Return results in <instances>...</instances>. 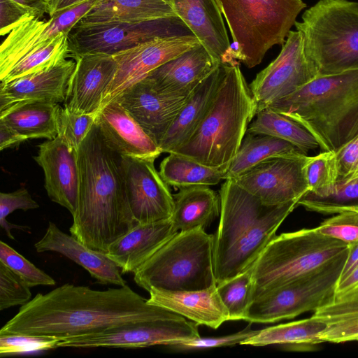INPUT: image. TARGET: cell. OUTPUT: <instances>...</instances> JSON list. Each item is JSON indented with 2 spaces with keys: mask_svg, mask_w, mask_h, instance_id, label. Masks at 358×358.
<instances>
[{
  "mask_svg": "<svg viewBox=\"0 0 358 358\" xmlns=\"http://www.w3.org/2000/svg\"><path fill=\"white\" fill-rule=\"evenodd\" d=\"M181 315L148 303L125 285L96 290L64 284L38 293L0 329V335L22 334L60 339L91 334L107 329Z\"/></svg>",
  "mask_w": 358,
  "mask_h": 358,
  "instance_id": "cell-1",
  "label": "cell"
},
{
  "mask_svg": "<svg viewBox=\"0 0 358 358\" xmlns=\"http://www.w3.org/2000/svg\"><path fill=\"white\" fill-rule=\"evenodd\" d=\"M78 199L69 231L92 250L106 253L138 224L127 201L122 156L107 145L95 122L78 148Z\"/></svg>",
  "mask_w": 358,
  "mask_h": 358,
  "instance_id": "cell-2",
  "label": "cell"
},
{
  "mask_svg": "<svg viewBox=\"0 0 358 358\" xmlns=\"http://www.w3.org/2000/svg\"><path fill=\"white\" fill-rule=\"evenodd\" d=\"M224 180L220 190L219 224L213 235L216 285L253 266L299 201L270 205L233 180Z\"/></svg>",
  "mask_w": 358,
  "mask_h": 358,
  "instance_id": "cell-3",
  "label": "cell"
},
{
  "mask_svg": "<svg viewBox=\"0 0 358 358\" xmlns=\"http://www.w3.org/2000/svg\"><path fill=\"white\" fill-rule=\"evenodd\" d=\"M268 107L303 126L323 151L336 153L358 136V70L316 77Z\"/></svg>",
  "mask_w": 358,
  "mask_h": 358,
  "instance_id": "cell-4",
  "label": "cell"
},
{
  "mask_svg": "<svg viewBox=\"0 0 358 358\" xmlns=\"http://www.w3.org/2000/svg\"><path fill=\"white\" fill-rule=\"evenodd\" d=\"M256 113L257 105L238 62L225 63L207 114L190 138L172 152L225 172Z\"/></svg>",
  "mask_w": 358,
  "mask_h": 358,
  "instance_id": "cell-5",
  "label": "cell"
},
{
  "mask_svg": "<svg viewBox=\"0 0 358 358\" xmlns=\"http://www.w3.org/2000/svg\"><path fill=\"white\" fill-rule=\"evenodd\" d=\"M317 77L358 70V3L319 0L294 24Z\"/></svg>",
  "mask_w": 358,
  "mask_h": 358,
  "instance_id": "cell-6",
  "label": "cell"
},
{
  "mask_svg": "<svg viewBox=\"0 0 358 358\" xmlns=\"http://www.w3.org/2000/svg\"><path fill=\"white\" fill-rule=\"evenodd\" d=\"M234 45V61L259 64L269 49L282 45L306 7L302 0H215Z\"/></svg>",
  "mask_w": 358,
  "mask_h": 358,
  "instance_id": "cell-7",
  "label": "cell"
},
{
  "mask_svg": "<svg viewBox=\"0 0 358 358\" xmlns=\"http://www.w3.org/2000/svg\"><path fill=\"white\" fill-rule=\"evenodd\" d=\"M213 238L203 228L178 231L134 273L135 282L147 292H190L217 285Z\"/></svg>",
  "mask_w": 358,
  "mask_h": 358,
  "instance_id": "cell-8",
  "label": "cell"
},
{
  "mask_svg": "<svg viewBox=\"0 0 358 358\" xmlns=\"http://www.w3.org/2000/svg\"><path fill=\"white\" fill-rule=\"evenodd\" d=\"M348 249V244L324 236L315 228L275 236L252 266L251 301L323 268Z\"/></svg>",
  "mask_w": 358,
  "mask_h": 358,
  "instance_id": "cell-9",
  "label": "cell"
},
{
  "mask_svg": "<svg viewBox=\"0 0 358 358\" xmlns=\"http://www.w3.org/2000/svg\"><path fill=\"white\" fill-rule=\"evenodd\" d=\"M348 252L322 268L255 299L248 307L243 320L273 323L306 312H315L334 296Z\"/></svg>",
  "mask_w": 358,
  "mask_h": 358,
  "instance_id": "cell-10",
  "label": "cell"
},
{
  "mask_svg": "<svg viewBox=\"0 0 358 358\" xmlns=\"http://www.w3.org/2000/svg\"><path fill=\"white\" fill-rule=\"evenodd\" d=\"M192 34L177 16L141 22H78L68 34L69 57L114 55L159 37Z\"/></svg>",
  "mask_w": 358,
  "mask_h": 358,
  "instance_id": "cell-11",
  "label": "cell"
},
{
  "mask_svg": "<svg viewBox=\"0 0 358 358\" xmlns=\"http://www.w3.org/2000/svg\"><path fill=\"white\" fill-rule=\"evenodd\" d=\"M199 325L183 316L136 322L103 331L60 339L58 348H141L201 337Z\"/></svg>",
  "mask_w": 358,
  "mask_h": 358,
  "instance_id": "cell-12",
  "label": "cell"
},
{
  "mask_svg": "<svg viewBox=\"0 0 358 358\" xmlns=\"http://www.w3.org/2000/svg\"><path fill=\"white\" fill-rule=\"evenodd\" d=\"M317 77L300 33L291 30L277 57L250 85L257 112L292 94Z\"/></svg>",
  "mask_w": 358,
  "mask_h": 358,
  "instance_id": "cell-13",
  "label": "cell"
},
{
  "mask_svg": "<svg viewBox=\"0 0 358 358\" xmlns=\"http://www.w3.org/2000/svg\"><path fill=\"white\" fill-rule=\"evenodd\" d=\"M307 155L266 159L231 179L270 205L299 199L308 191L304 166Z\"/></svg>",
  "mask_w": 358,
  "mask_h": 358,
  "instance_id": "cell-14",
  "label": "cell"
},
{
  "mask_svg": "<svg viewBox=\"0 0 358 358\" xmlns=\"http://www.w3.org/2000/svg\"><path fill=\"white\" fill-rule=\"evenodd\" d=\"M125 189L138 224L171 219L173 195L155 167L154 158L122 157Z\"/></svg>",
  "mask_w": 358,
  "mask_h": 358,
  "instance_id": "cell-15",
  "label": "cell"
},
{
  "mask_svg": "<svg viewBox=\"0 0 358 358\" xmlns=\"http://www.w3.org/2000/svg\"><path fill=\"white\" fill-rule=\"evenodd\" d=\"M199 43L192 34L159 37L113 55L117 71L103 95L101 107L159 66Z\"/></svg>",
  "mask_w": 358,
  "mask_h": 358,
  "instance_id": "cell-16",
  "label": "cell"
},
{
  "mask_svg": "<svg viewBox=\"0 0 358 358\" xmlns=\"http://www.w3.org/2000/svg\"><path fill=\"white\" fill-rule=\"evenodd\" d=\"M97 0H87L59 11L48 20L27 19L13 29L0 48V80L30 52L45 45L61 33L71 30Z\"/></svg>",
  "mask_w": 358,
  "mask_h": 358,
  "instance_id": "cell-17",
  "label": "cell"
},
{
  "mask_svg": "<svg viewBox=\"0 0 358 358\" xmlns=\"http://www.w3.org/2000/svg\"><path fill=\"white\" fill-rule=\"evenodd\" d=\"M188 96L164 93L144 78L113 100L120 103L159 147Z\"/></svg>",
  "mask_w": 358,
  "mask_h": 358,
  "instance_id": "cell-18",
  "label": "cell"
},
{
  "mask_svg": "<svg viewBox=\"0 0 358 358\" xmlns=\"http://www.w3.org/2000/svg\"><path fill=\"white\" fill-rule=\"evenodd\" d=\"M38 148L34 158L43 170L47 194L73 216L77 209L80 183L78 150L59 136L48 139Z\"/></svg>",
  "mask_w": 358,
  "mask_h": 358,
  "instance_id": "cell-19",
  "label": "cell"
},
{
  "mask_svg": "<svg viewBox=\"0 0 358 358\" xmlns=\"http://www.w3.org/2000/svg\"><path fill=\"white\" fill-rule=\"evenodd\" d=\"M75 60L64 106L77 113L97 114L115 77L117 62L113 55L105 54H86Z\"/></svg>",
  "mask_w": 358,
  "mask_h": 358,
  "instance_id": "cell-20",
  "label": "cell"
},
{
  "mask_svg": "<svg viewBox=\"0 0 358 358\" xmlns=\"http://www.w3.org/2000/svg\"><path fill=\"white\" fill-rule=\"evenodd\" d=\"M95 122L107 145L122 157L156 159L162 153L138 122L115 100L101 108Z\"/></svg>",
  "mask_w": 358,
  "mask_h": 358,
  "instance_id": "cell-21",
  "label": "cell"
},
{
  "mask_svg": "<svg viewBox=\"0 0 358 358\" xmlns=\"http://www.w3.org/2000/svg\"><path fill=\"white\" fill-rule=\"evenodd\" d=\"M176 15L211 56L222 63L237 62L223 16L215 0H171Z\"/></svg>",
  "mask_w": 358,
  "mask_h": 358,
  "instance_id": "cell-22",
  "label": "cell"
},
{
  "mask_svg": "<svg viewBox=\"0 0 358 358\" xmlns=\"http://www.w3.org/2000/svg\"><path fill=\"white\" fill-rule=\"evenodd\" d=\"M220 63L199 43L159 66L145 78L164 93L185 96H189Z\"/></svg>",
  "mask_w": 358,
  "mask_h": 358,
  "instance_id": "cell-23",
  "label": "cell"
},
{
  "mask_svg": "<svg viewBox=\"0 0 358 358\" xmlns=\"http://www.w3.org/2000/svg\"><path fill=\"white\" fill-rule=\"evenodd\" d=\"M76 65V62L65 59L48 69L1 83L0 111L26 100L64 101Z\"/></svg>",
  "mask_w": 358,
  "mask_h": 358,
  "instance_id": "cell-24",
  "label": "cell"
},
{
  "mask_svg": "<svg viewBox=\"0 0 358 358\" xmlns=\"http://www.w3.org/2000/svg\"><path fill=\"white\" fill-rule=\"evenodd\" d=\"M38 252H55L83 267L101 284L127 285L118 266L106 253L92 250L50 222L42 238L34 244Z\"/></svg>",
  "mask_w": 358,
  "mask_h": 358,
  "instance_id": "cell-25",
  "label": "cell"
},
{
  "mask_svg": "<svg viewBox=\"0 0 358 358\" xmlns=\"http://www.w3.org/2000/svg\"><path fill=\"white\" fill-rule=\"evenodd\" d=\"M178 232L171 219L138 224L113 242L106 254L122 273H135Z\"/></svg>",
  "mask_w": 358,
  "mask_h": 358,
  "instance_id": "cell-26",
  "label": "cell"
},
{
  "mask_svg": "<svg viewBox=\"0 0 358 358\" xmlns=\"http://www.w3.org/2000/svg\"><path fill=\"white\" fill-rule=\"evenodd\" d=\"M148 292V303L165 308L198 324L217 329L229 320L217 285L197 291L169 292L151 289Z\"/></svg>",
  "mask_w": 358,
  "mask_h": 358,
  "instance_id": "cell-27",
  "label": "cell"
},
{
  "mask_svg": "<svg viewBox=\"0 0 358 358\" xmlns=\"http://www.w3.org/2000/svg\"><path fill=\"white\" fill-rule=\"evenodd\" d=\"M224 72L225 63H220L189 95L159 145L162 152H172L190 138L207 114Z\"/></svg>",
  "mask_w": 358,
  "mask_h": 358,
  "instance_id": "cell-28",
  "label": "cell"
},
{
  "mask_svg": "<svg viewBox=\"0 0 358 358\" xmlns=\"http://www.w3.org/2000/svg\"><path fill=\"white\" fill-rule=\"evenodd\" d=\"M61 106L43 100H26L15 103L0 111V122L10 126L27 139L57 136L58 116Z\"/></svg>",
  "mask_w": 358,
  "mask_h": 358,
  "instance_id": "cell-29",
  "label": "cell"
},
{
  "mask_svg": "<svg viewBox=\"0 0 358 358\" xmlns=\"http://www.w3.org/2000/svg\"><path fill=\"white\" fill-rule=\"evenodd\" d=\"M173 199L171 220L180 231L205 229L220 213V198L207 185L181 187L173 195Z\"/></svg>",
  "mask_w": 358,
  "mask_h": 358,
  "instance_id": "cell-30",
  "label": "cell"
},
{
  "mask_svg": "<svg viewBox=\"0 0 358 358\" xmlns=\"http://www.w3.org/2000/svg\"><path fill=\"white\" fill-rule=\"evenodd\" d=\"M175 16L171 4L164 0H97L78 22H141Z\"/></svg>",
  "mask_w": 358,
  "mask_h": 358,
  "instance_id": "cell-31",
  "label": "cell"
},
{
  "mask_svg": "<svg viewBox=\"0 0 358 358\" xmlns=\"http://www.w3.org/2000/svg\"><path fill=\"white\" fill-rule=\"evenodd\" d=\"M324 328V323L312 315L306 319L260 329L259 333L241 345L256 347L277 345L289 351L313 350L315 345L322 343L320 336Z\"/></svg>",
  "mask_w": 358,
  "mask_h": 358,
  "instance_id": "cell-32",
  "label": "cell"
},
{
  "mask_svg": "<svg viewBox=\"0 0 358 358\" xmlns=\"http://www.w3.org/2000/svg\"><path fill=\"white\" fill-rule=\"evenodd\" d=\"M313 315L325 324L320 336L322 343L358 341V288L334 296Z\"/></svg>",
  "mask_w": 358,
  "mask_h": 358,
  "instance_id": "cell-33",
  "label": "cell"
},
{
  "mask_svg": "<svg viewBox=\"0 0 358 358\" xmlns=\"http://www.w3.org/2000/svg\"><path fill=\"white\" fill-rule=\"evenodd\" d=\"M305 155L306 153L285 140L265 134H245L235 157L225 171L224 180L234 179L268 158Z\"/></svg>",
  "mask_w": 358,
  "mask_h": 358,
  "instance_id": "cell-34",
  "label": "cell"
},
{
  "mask_svg": "<svg viewBox=\"0 0 358 358\" xmlns=\"http://www.w3.org/2000/svg\"><path fill=\"white\" fill-rule=\"evenodd\" d=\"M255 116L245 134L274 136L289 142L305 153L320 147L315 138L303 126L268 106L257 111Z\"/></svg>",
  "mask_w": 358,
  "mask_h": 358,
  "instance_id": "cell-35",
  "label": "cell"
},
{
  "mask_svg": "<svg viewBox=\"0 0 358 358\" xmlns=\"http://www.w3.org/2000/svg\"><path fill=\"white\" fill-rule=\"evenodd\" d=\"M161 162L159 174L168 185L178 189L194 185H215L225 172L203 165L185 156L170 152Z\"/></svg>",
  "mask_w": 358,
  "mask_h": 358,
  "instance_id": "cell-36",
  "label": "cell"
},
{
  "mask_svg": "<svg viewBox=\"0 0 358 358\" xmlns=\"http://www.w3.org/2000/svg\"><path fill=\"white\" fill-rule=\"evenodd\" d=\"M67 33H61L45 45L30 52L20 59L1 83L48 69L69 57Z\"/></svg>",
  "mask_w": 358,
  "mask_h": 358,
  "instance_id": "cell-37",
  "label": "cell"
},
{
  "mask_svg": "<svg viewBox=\"0 0 358 358\" xmlns=\"http://www.w3.org/2000/svg\"><path fill=\"white\" fill-rule=\"evenodd\" d=\"M323 214L340 213L358 208V176L336 183L324 196L307 192L298 201V206Z\"/></svg>",
  "mask_w": 358,
  "mask_h": 358,
  "instance_id": "cell-38",
  "label": "cell"
},
{
  "mask_svg": "<svg viewBox=\"0 0 358 358\" xmlns=\"http://www.w3.org/2000/svg\"><path fill=\"white\" fill-rule=\"evenodd\" d=\"M220 298L229 313V320H241L251 302L252 267L217 285Z\"/></svg>",
  "mask_w": 358,
  "mask_h": 358,
  "instance_id": "cell-39",
  "label": "cell"
},
{
  "mask_svg": "<svg viewBox=\"0 0 358 358\" xmlns=\"http://www.w3.org/2000/svg\"><path fill=\"white\" fill-rule=\"evenodd\" d=\"M304 173L308 192L318 196L327 195L337 181L336 153L324 151L315 157H308Z\"/></svg>",
  "mask_w": 358,
  "mask_h": 358,
  "instance_id": "cell-40",
  "label": "cell"
},
{
  "mask_svg": "<svg viewBox=\"0 0 358 358\" xmlns=\"http://www.w3.org/2000/svg\"><path fill=\"white\" fill-rule=\"evenodd\" d=\"M0 262L19 275L29 287L55 285V280L18 253L9 245L0 241Z\"/></svg>",
  "mask_w": 358,
  "mask_h": 358,
  "instance_id": "cell-41",
  "label": "cell"
},
{
  "mask_svg": "<svg viewBox=\"0 0 358 358\" xmlns=\"http://www.w3.org/2000/svg\"><path fill=\"white\" fill-rule=\"evenodd\" d=\"M96 114H80L62 107L58 116L57 136L78 150L96 121Z\"/></svg>",
  "mask_w": 358,
  "mask_h": 358,
  "instance_id": "cell-42",
  "label": "cell"
},
{
  "mask_svg": "<svg viewBox=\"0 0 358 358\" xmlns=\"http://www.w3.org/2000/svg\"><path fill=\"white\" fill-rule=\"evenodd\" d=\"M29 288L19 275L0 262V310L29 302L31 297Z\"/></svg>",
  "mask_w": 358,
  "mask_h": 358,
  "instance_id": "cell-43",
  "label": "cell"
},
{
  "mask_svg": "<svg viewBox=\"0 0 358 358\" xmlns=\"http://www.w3.org/2000/svg\"><path fill=\"white\" fill-rule=\"evenodd\" d=\"M60 338L22 334L0 335V355L6 357L27 352L45 351L58 348Z\"/></svg>",
  "mask_w": 358,
  "mask_h": 358,
  "instance_id": "cell-44",
  "label": "cell"
},
{
  "mask_svg": "<svg viewBox=\"0 0 358 358\" xmlns=\"http://www.w3.org/2000/svg\"><path fill=\"white\" fill-rule=\"evenodd\" d=\"M315 229L324 236L352 245L358 242V212L348 210L338 213Z\"/></svg>",
  "mask_w": 358,
  "mask_h": 358,
  "instance_id": "cell-45",
  "label": "cell"
},
{
  "mask_svg": "<svg viewBox=\"0 0 358 358\" xmlns=\"http://www.w3.org/2000/svg\"><path fill=\"white\" fill-rule=\"evenodd\" d=\"M250 324L243 330L227 336L214 338H196L174 343L170 348L177 350L206 349L226 347L240 344L247 338L257 334L260 330H253Z\"/></svg>",
  "mask_w": 358,
  "mask_h": 358,
  "instance_id": "cell-46",
  "label": "cell"
},
{
  "mask_svg": "<svg viewBox=\"0 0 358 358\" xmlns=\"http://www.w3.org/2000/svg\"><path fill=\"white\" fill-rule=\"evenodd\" d=\"M41 18L40 14L34 9L28 8L14 0H0V34H8L24 20Z\"/></svg>",
  "mask_w": 358,
  "mask_h": 358,
  "instance_id": "cell-47",
  "label": "cell"
},
{
  "mask_svg": "<svg viewBox=\"0 0 358 358\" xmlns=\"http://www.w3.org/2000/svg\"><path fill=\"white\" fill-rule=\"evenodd\" d=\"M39 205L31 198L27 189L21 187L10 193H0V224L3 227L9 222L6 217L14 210L21 209L24 211L35 209Z\"/></svg>",
  "mask_w": 358,
  "mask_h": 358,
  "instance_id": "cell-48",
  "label": "cell"
},
{
  "mask_svg": "<svg viewBox=\"0 0 358 358\" xmlns=\"http://www.w3.org/2000/svg\"><path fill=\"white\" fill-rule=\"evenodd\" d=\"M336 158V183L358 176V136L337 152Z\"/></svg>",
  "mask_w": 358,
  "mask_h": 358,
  "instance_id": "cell-49",
  "label": "cell"
},
{
  "mask_svg": "<svg viewBox=\"0 0 358 358\" xmlns=\"http://www.w3.org/2000/svg\"><path fill=\"white\" fill-rule=\"evenodd\" d=\"M27 138L16 130L0 122V150L17 146Z\"/></svg>",
  "mask_w": 358,
  "mask_h": 358,
  "instance_id": "cell-50",
  "label": "cell"
},
{
  "mask_svg": "<svg viewBox=\"0 0 358 358\" xmlns=\"http://www.w3.org/2000/svg\"><path fill=\"white\" fill-rule=\"evenodd\" d=\"M358 288V266L341 282L337 284L334 296H340Z\"/></svg>",
  "mask_w": 358,
  "mask_h": 358,
  "instance_id": "cell-51",
  "label": "cell"
},
{
  "mask_svg": "<svg viewBox=\"0 0 358 358\" xmlns=\"http://www.w3.org/2000/svg\"><path fill=\"white\" fill-rule=\"evenodd\" d=\"M357 266L358 242L349 245L348 252L341 273V276L338 282L343 280Z\"/></svg>",
  "mask_w": 358,
  "mask_h": 358,
  "instance_id": "cell-52",
  "label": "cell"
},
{
  "mask_svg": "<svg viewBox=\"0 0 358 358\" xmlns=\"http://www.w3.org/2000/svg\"><path fill=\"white\" fill-rule=\"evenodd\" d=\"M87 0H46V13L52 17L57 13L78 5Z\"/></svg>",
  "mask_w": 358,
  "mask_h": 358,
  "instance_id": "cell-53",
  "label": "cell"
},
{
  "mask_svg": "<svg viewBox=\"0 0 358 358\" xmlns=\"http://www.w3.org/2000/svg\"><path fill=\"white\" fill-rule=\"evenodd\" d=\"M15 1L27 6L28 8L34 9L42 17L46 13L45 1L46 0H14Z\"/></svg>",
  "mask_w": 358,
  "mask_h": 358,
  "instance_id": "cell-54",
  "label": "cell"
},
{
  "mask_svg": "<svg viewBox=\"0 0 358 358\" xmlns=\"http://www.w3.org/2000/svg\"><path fill=\"white\" fill-rule=\"evenodd\" d=\"M164 1H167V2H169V3H171V0H164Z\"/></svg>",
  "mask_w": 358,
  "mask_h": 358,
  "instance_id": "cell-55",
  "label": "cell"
},
{
  "mask_svg": "<svg viewBox=\"0 0 358 358\" xmlns=\"http://www.w3.org/2000/svg\"><path fill=\"white\" fill-rule=\"evenodd\" d=\"M355 211H357L358 212V208H356L355 210H354Z\"/></svg>",
  "mask_w": 358,
  "mask_h": 358,
  "instance_id": "cell-56",
  "label": "cell"
}]
</instances>
